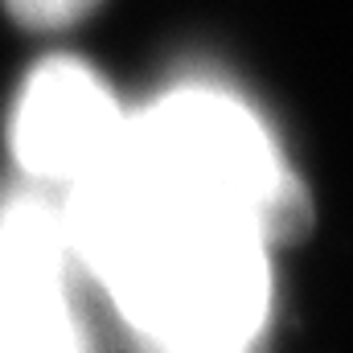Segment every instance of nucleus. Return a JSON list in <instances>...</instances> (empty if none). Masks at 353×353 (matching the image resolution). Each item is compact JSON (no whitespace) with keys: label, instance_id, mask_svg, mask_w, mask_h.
Here are the masks:
<instances>
[{"label":"nucleus","instance_id":"obj_5","mask_svg":"<svg viewBox=\"0 0 353 353\" xmlns=\"http://www.w3.org/2000/svg\"><path fill=\"white\" fill-rule=\"evenodd\" d=\"M25 29H66L99 8V0H4Z\"/></svg>","mask_w":353,"mask_h":353},{"label":"nucleus","instance_id":"obj_6","mask_svg":"<svg viewBox=\"0 0 353 353\" xmlns=\"http://www.w3.org/2000/svg\"><path fill=\"white\" fill-rule=\"evenodd\" d=\"M0 353H83L74 316L46 325V329H29V333H4L0 337Z\"/></svg>","mask_w":353,"mask_h":353},{"label":"nucleus","instance_id":"obj_2","mask_svg":"<svg viewBox=\"0 0 353 353\" xmlns=\"http://www.w3.org/2000/svg\"><path fill=\"white\" fill-rule=\"evenodd\" d=\"M115 157L169 197L243 222L263 243L304 234L312 205L263 123L222 90L189 87L123 123Z\"/></svg>","mask_w":353,"mask_h":353},{"label":"nucleus","instance_id":"obj_1","mask_svg":"<svg viewBox=\"0 0 353 353\" xmlns=\"http://www.w3.org/2000/svg\"><path fill=\"white\" fill-rule=\"evenodd\" d=\"M62 234L161 353L255 345L271 275L251 226L193 210L111 157L74 185Z\"/></svg>","mask_w":353,"mask_h":353},{"label":"nucleus","instance_id":"obj_7","mask_svg":"<svg viewBox=\"0 0 353 353\" xmlns=\"http://www.w3.org/2000/svg\"><path fill=\"white\" fill-rule=\"evenodd\" d=\"M185 353H255V345H239V350H185Z\"/></svg>","mask_w":353,"mask_h":353},{"label":"nucleus","instance_id":"obj_3","mask_svg":"<svg viewBox=\"0 0 353 353\" xmlns=\"http://www.w3.org/2000/svg\"><path fill=\"white\" fill-rule=\"evenodd\" d=\"M123 123L115 94L90 66L50 58L29 74L12 111V157L29 176L79 185L115 157Z\"/></svg>","mask_w":353,"mask_h":353},{"label":"nucleus","instance_id":"obj_4","mask_svg":"<svg viewBox=\"0 0 353 353\" xmlns=\"http://www.w3.org/2000/svg\"><path fill=\"white\" fill-rule=\"evenodd\" d=\"M62 251V222L41 201H12L0 214V337L70 316Z\"/></svg>","mask_w":353,"mask_h":353}]
</instances>
